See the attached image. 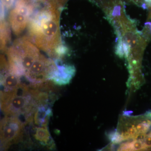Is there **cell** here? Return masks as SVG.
Masks as SVG:
<instances>
[{"mask_svg": "<svg viewBox=\"0 0 151 151\" xmlns=\"http://www.w3.org/2000/svg\"><path fill=\"white\" fill-rule=\"evenodd\" d=\"M59 4L57 0H50L36 11L34 9L27 24L32 42L52 56H56L57 50L63 46Z\"/></svg>", "mask_w": 151, "mask_h": 151, "instance_id": "obj_1", "label": "cell"}, {"mask_svg": "<svg viewBox=\"0 0 151 151\" xmlns=\"http://www.w3.org/2000/svg\"><path fill=\"white\" fill-rule=\"evenodd\" d=\"M10 71L24 76L40 55L37 47L24 38L15 41L6 51Z\"/></svg>", "mask_w": 151, "mask_h": 151, "instance_id": "obj_2", "label": "cell"}, {"mask_svg": "<svg viewBox=\"0 0 151 151\" xmlns=\"http://www.w3.org/2000/svg\"><path fill=\"white\" fill-rule=\"evenodd\" d=\"M56 65V62L40 54L24 76L32 85H40L50 80Z\"/></svg>", "mask_w": 151, "mask_h": 151, "instance_id": "obj_3", "label": "cell"}, {"mask_svg": "<svg viewBox=\"0 0 151 151\" xmlns=\"http://www.w3.org/2000/svg\"><path fill=\"white\" fill-rule=\"evenodd\" d=\"M25 123L16 116H6L1 123V143L2 149L8 148L21 136Z\"/></svg>", "mask_w": 151, "mask_h": 151, "instance_id": "obj_4", "label": "cell"}, {"mask_svg": "<svg viewBox=\"0 0 151 151\" xmlns=\"http://www.w3.org/2000/svg\"><path fill=\"white\" fill-rule=\"evenodd\" d=\"M33 9L34 5L25 0L17 1L9 16L11 28L15 35H19L24 29Z\"/></svg>", "mask_w": 151, "mask_h": 151, "instance_id": "obj_5", "label": "cell"}, {"mask_svg": "<svg viewBox=\"0 0 151 151\" xmlns=\"http://www.w3.org/2000/svg\"><path fill=\"white\" fill-rule=\"evenodd\" d=\"M75 72V67L73 65H60L57 64L50 80L57 85H65L70 82Z\"/></svg>", "mask_w": 151, "mask_h": 151, "instance_id": "obj_6", "label": "cell"}, {"mask_svg": "<svg viewBox=\"0 0 151 151\" xmlns=\"http://www.w3.org/2000/svg\"><path fill=\"white\" fill-rule=\"evenodd\" d=\"M4 71V75L1 77V85L4 88L1 92H13L23 86L19 76L10 71L9 68Z\"/></svg>", "mask_w": 151, "mask_h": 151, "instance_id": "obj_7", "label": "cell"}, {"mask_svg": "<svg viewBox=\"0 0 151 151\" xmlns=\"http://www.w3.org/2000/svg\"><path fill=\"white\" fill-rule=\"evenodd\" d=\"M51 114V109L47 108L45 105H40L35 113L34 120L35 124L40 125V127H46L49 118Z\"/></svg>", "mask_w": 151, "mask_h": 151, "instance_id": "obj_8", "label": "cell"}, {"mask_svg": "<svg viewBox=\"0 0 151 151\" xmlns=\"http://www.w3.org/2000/svg\"><path fill=\"white\" fill-rule=\"evenodd\" d=\"M10 30L7 23L4 19H1V48L4 50L7 43L11 39Z\"/></svg>", "mask_w": 151, "mask_h": 151, "instance_id": "obj_9", "label": "cell"}, {"mask_svg": "<svg viewBox=\"0 0 151 151\" xmlns=\"http://www.w3.org/2000/svg\"><path fill=\"white\" fill-rule=\"evenodd\" d=\"M35 137L37 140L45 145H48L49 142L51 139L50 134L46 127L37 128Z\"/></svg>", "mask_w": 151, "mask_h": 151, "instance_id": "obj_10", "label": "cell"}, {"mask_svg": "<svg viewBox=\"0 0 151 151\" xmlns=\"http://www.w3.org/2000/svg\"><path fill=\"white\" fill-rule=\"evenodd\" d=\"M108 137L111 142L114 144H119L123 141L122 135L116 130L111 131L109 133Z\"/></svg>", "mask_w": 151, "mask_h": 151, "instance_id": "obj_11", "label": "cell"}, {"mask_svg": "<svg viewBox=\"0 0 151 151\" xmlns=\"http://www.w3.org/2000/svg\"><path fill=\"white\" fill-rule=\"evenodd\" d=\"M131 151H139L145 150V145L142 142L134 140L131 142Z\"/></svg>", "mask_w": 151, "mask_h": 151, "instance_id": "obj_12", "label": "cell"}, {"mask_svg": "<svg viewBox=\"0 0 151 151\" xmlns=\"http://www.w3.org/2000/svg\"><path fill=\"white\" fill-rule=\"evenodd\" d=\"M147 137V134L146 133H138L132 139L134 140L139 141L142 142H143L145 139Z\"/></svg>", "mask_w": 151, "mask_h": 151, "instance_id": "obj_13", "label": "cell"}, {"mask_svg": "<svg viewBox=\"0 0 151 151\" xmlns=\"http://www.w3.org/2000/svg\"><path fill=\"white\" fill-rule=\"evenodd\" d=\"M14 0H1V2L4 6V7L7 9H9L12 8L13 5Z\"/></svg>", "mask_w": 151, "mask_h": 151, "instance_id": "obj_14", "label": "cell"}, {"mask_svg": "<svg viewBox=\"0 0 151 151\" xmlns=\"http://www.w3.org/2000/svg\"><path fill=\"white\" fill-rule=\"evenodd\" d=\"M119 151H131V142L123 143L119 149Z\"/></svg>", "mask_w": 151, "mask_h": 151, "instance_id": "obj_15", "label": "cell"}, {"mask_svg": "<svg viewBox=\"0 0 151 151\" xmlns=\"http://www.w3.org/2000/svg\"><path fill=\"white\" fill-rule=\"evenodd\" d=\"M127 132L131 135V137H132V139L134 137L135 135L137 134L138 133L137 128L134 126H132V127H130V128H129V129L127 130Z\"/></svg>", "mask_w": 151, "mask_h": 151, "instance_id": "obj_16", "label": "cell"}, {"mask_svg": "<svg viewBox=\"0 0 151 151\" xmlns=\"http://www.w3.org/2000/svg\"><path fill=\"white\" fill-rule=\"evenodd\" d=\"M122 137L123 139V141L129 139H132L131 135L127 132H123L122 133Z\"/></svg>", "mask_w": 151, "mask_h": 151, "instance_id": "obj_17", "label": "cell"}, {"mask_svg": "<svg viewBox=\"0 0 151 151\" xmlns=\"http://www.w3.org/2000/svg\"><path fill=\"white\" fill-rule=\"evenodd\" d=\"M133 113L132 111H125L123 112V115L124 116H129Z\"/></svg>", "mask_w": 151, "mask_h": 151, "instance_id": "obj_18", "label": "cell"}, {"mask_svg": "<svg viewBox=\"0 0 151 151\" xmlns=\"http://www.w3.org/2000/svg\"><path fill=\"white\" fill-rule=\"evenodd\" d=\"M146 25H148L150 26V27L151 28V22H147L146 23Z\"/></svg>", "mask_w": 151, "mask_h": 151, "instance_id": "obj_19", "label": "cell"}]
</instances>
